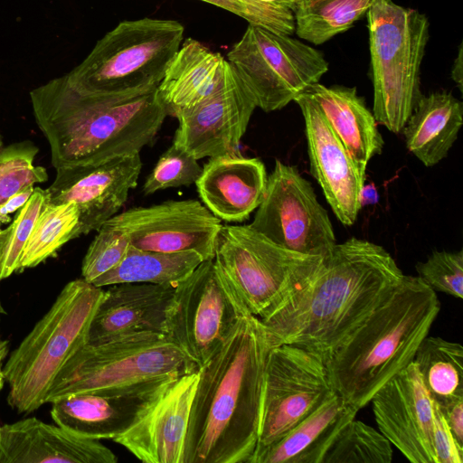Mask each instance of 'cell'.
<instances>
[{
	"label": "cell",
	"mask_w": 463,
	"mask_h": 463,
	"mask_svg": "<svg viewBox=\"0 0 463 463\" xmlns=\"http://www.w3.org/2000/svg\"><path fill=\"white\" fill-rule=\"evenodd\" d=\"M373 0H298L293 11L296 34L322 44L347 31L363 17Z\"/></svg>",
	"instance_id": "30"
},
{
	"label": "cell",
	"mask_w": 463,
	"mask_h": 463,
	"mask_svg": "<svg viewBox=\"0 0 463 463\" xmlns=\"http://www.w3.org/2000/svg\"><path fill=\"white\" fill-rule=\"evenodd\" d=\"M175 288L149 283L108 286L91 320L87 344L139 333L166 335Z\"/></svg>",
	"instance_id": "21"
},
{
	"label": "cell",
	"mask_w": 463,
	"mask_h": 463,
	"mask_svg": "<svg viewBox=\"0 0 463 463\" xmlns=\"http://www.w3.org/2000/svg\"><path fill=\"white\" fill-rule=\"evenodd\" d=\"M256 108L251 93L226 60L214 90L176 115L178 128L173 144L197 160L239 155L241 138Z\"/></svg>",
	"instance_id": "14"
},
{
	"label": "cell",
	"mask_w": 463,
	"mask_h": 463,
	"mask_svg": "<svg viewBox=\"0 0 463 463\" xmlns=\"http://www.w3.org/2000/svg\"><path fill=\"white\" fill-rule=\"evenodd\" d=\"M379 196L378 192L373 183L370 184H364L361 195H360V203L361 207H364L368 204H373L378 202Z\"/></svg>",
	"instance_id": "42"
},
{
	"label": "cell",
	"mask_w": 463,
	"mask_h": 463,
	"mask_svg": "<svg viewBox=\"0 0 463 463\" xmlns=\"http://www.w3.org/2000/svg\"><path fill=\"white\" fill-rule=\"evenodd\" d=\"M13 225H9L7 228L0 230V263L2 257L4 255V251L7 243V241L12 232Z\"/></svg>",
	"instance_id": "46"
},
{
	"label": "cell",
	"mask_w": 463,
	"mask_h": 463,
	"mask_svg": "<svg viewBox=\"0 0 463 463\" xmlns=\"http://www.w3.org/2000/svg\"><path fill=\"white\" fill-rule=\"evenodd\" d=\"M99 439L77 435L36 417L0 426V463H116Z\"/></svg>",
	"instance_id": "22"
},
{
	"label": "cell",
	"mask_w": 463,
	"mask_h": 463,
	"mask_svg": "<svg viewBox=\"0 0 463 463\" xmlns=\"http://www.w3.org/2000/svg\"><path fill=\"white\" fill-rule=\"evenodd\" d=\"M267 180L261 160L239 154L211 157L195 185L203 203L217 218L241 222L261 203Z\"/></svg>",
	"instance_id": "23"
},
{
	"label": "cell",
	"mask_w": 463,
	"mask_h": 463,
	"mask_svg": "<svg viewBox=\"0 0 463 463\" xmlns=\"http://www.w3.org/2000/svg\"><path fill=\"white\" fill-rule=\"evenodd\" d=\"M432 448L435 463H463V449L452 436L441 412L433 401Z\"/></svg>",
	"instance_id": "39"
},
{
	"label": "cell",
	"mask_w": 463,
	"mask_h": 463,
	"mask_svg": "<svg viewBox=\"0 0 463 463\" xmlns=\"http://www.w3.org/2000/svg\"><path fill=\"white\" fill-rule=\"evenodd\" d=\"M379 431L412 463H435L432 402L411 362L370 401Z\"/></svg>",
	"instance_id": "18"
},
{
	"label": "cell",
	"mask_w": 463,
	"mask_h": 463,
	"mask_svg": "<svg viewBox=\"0 0 463 463\" xmlns=\"http://www.w3.org/2000/svg\"><path fill=\"white\" fill-rule=\"evenodd\" d=\"M462 48L460 44L458 56L455 59L451 71V78L458 85L460 92H462Z\"/></svg>",
	"instance_id": "43"
},
{
	"label": "cell",
	"mask_w": 463,
	"mask_h": 463,
	"mask_svg": "<svg viewBox=\"0 0 463 463\" xmlns=\"http://www.w3.org/2000/svg\"><path fill=\"white\" fill-rule=\"evenodd\" d=\"M249 225L275 244L301 254L324 257L336 244L328 213L311 184L295 165L278 159Z\"/></svg>",
	"instance_id": "13"
},
{
	"label": "cell",
	"mask_w": 463,
	"mask_h": 463,
	"mask_svg": "<svg viewBox=\"0 0 463 463\" xmlns=\"http://www.w3.org/2000/svg\"><path fill=\"white\" fill-rule=\"evenodd\" d=\"M440 310L437 293L404 275L389 297L326 362L333 387L358 410L408 366Z\"/></svg>",
	"instance_id": "4"
},
{
	"label": "cell",
	"mask_w": 463,
	"mask_h": 463,
	"mask_svg": "<svg viewBox=\"0 0 463 463\" xmlns=\"http://www.w3.org/2000/svg\"><path fill=\"white\" fill-rule=\"evenodd\" d=\"M30 99L56 171L140 153L167 116L157 87L95 94L74 87L66 74L31 90Z\"/></svg>",
	"instance_id": "3"
},
{
	"label": "cell",
	"mask_w": 463,
	"mask_h": 463,
	"mask_svg": "<svg viewBox=\"0 0 463 463\" xmlns=\"http://www.w3.org/2000/svg\"><path fill=\"white\" fill-rule=\"evenodd\" d=\"M246 20L249 24L269 32L291 35L295 33L294 14L259 0H201Z\"/></svg>",
	"instance_id": "38"
},
{
	"label": "cell",
	"mask_w": 463,
	"mask_h": 463,
	"mask_svg": "<svg viewBox=\"0 0 463 463\" xmlns=\"http://www.w3.org/2000/svg\"><path fill=\"white\" fill-rule=\"evenodd\" d=\"M195 250L161 252L129 245L123 260L91 284L105 288L120 283H149L175 287L203 261Z\"/></svg>",
	"instance_id": "28"
},
{
	"label": "cell",
	"mask_w": 463,
	"mask_h": 463,
	"mask_svg": "<svg viewBox=\"0 0 463 463\" xmlns=\"http://www.w3.org/2000/svg\"><path fill=\"white\" fill-rule=\"evenodd\" d=\"M104 288L85 279L68 282L4 365L8 405L27 415L46 403L57 374L85 344Z\"/></svg>",
	"instance_id": "5"
},
{
	"label": "cell",
	"mask_w": 463,
	"mask_h": 463,
	"mask_svg": "<svg viewBox=\"0 0 463 463\" xmlns=\"http://www.w3.org/2000/svg\"><path fill=\"white\" fill-rule=\"evenodd\" d=\"M3 148V139H2V137L0 135V150Z\"/></svg>",
	"instance_id": "48"
},
{
	"label": "cell",
	"mask_w": 463,
	"mask_h": 463,
	"mask_svg": "<svg viewBox=\"0 0 463 463\" xmlns=\"http://www.w3.org/2000/svg\"><path fill=\"white\" fill-rule=\"evenodd\" d=\"M9 352L8 341L0 338V392L4 388L5 383L4 373V362L6 359Z\"/></svg>",
	"instance_id": "44"
},
{
	"label": "cell",
	"mask_w": 463,
	"mask_h": 463,
	"mask_svg": "<svg viewBox=\"0 0 463 463\" xmlns=\"http://www.w3.org/2000/svg\"><path fill=\"white\" fill-rule=\"evenodd\" d=\"M391 442L366 423L354 419L337 433L321 463H390Z\"/></svg>",
	"instance_id": "32"
},
{
	"label": "cell",
	"mask_w": 463,
	"mask_h": 463,
	"mask_svg": "<svg viewBox=\"0 0 463 463\" xmlns=\"http://www.w3.org/2000/svg\"><path fill=\"white\" fill-rule=\"evenodd\" d=\"M262 3H265L267 5L282 8V9H288L290 11H294L296 5L298 0H259Z\"/></svg>",
	"instance_id": "45"
},
{
	"label": "cell",
	"mask_w": 463,
	"mask_h": 463,
	"mask_svg": "<svg viewBox=\"0 0 463 463\" xmlns=\"http://www.w3.org/2000/svg\"><path fill=\"white\" fill-rule=\"evenodd\" d=\"M272 347L260 319L248 313L198 368L183 463H252Z\"/></svg>",
	"instance_id": "2"
},
{
	"label": "cell",
	"mask_w": 463,
	"mask_h": 463,
	"mask_svg": "<svg viewBox=\"0 0 463 463\" xmlns=\"http://www.w3.org/2000/svg\"><path fill=\"white\" fill-rule=\"evenodd\" d=\"M335 392L322 357L293 345L273 346L265 367L254 457L277 442Z\"/></svg>",
	"instance_id": "12"
},
{
	"label": "cell",
	"mask_w": 463,
	"mask_h": 463,
	"mask_svg": "<svg viewBox=\"0 0 463 463\" xmlns=\"http://www.w3.org/2000/svg\"><path fill=\"white\" fill-rule=\"evenodd\" d=\"M198 370L176 378L124 433L112 440L145 463H183Z\"/></svg>",
	"instance_id": "20"
},
{
	"label": "cell",
	"mask_w": 463,
	"mask_h": 463,
	"mask_svg": "<svg viewBox=\"0 0 463 463\" xmlns=\"http://www.w3.org/2000/svg\"><path fill=\"white\" fill-rule=\"evenodd\" d=\"M202 169L196 158L172 144L147 175L142 191L148 195L166 188L188 186L195 184Z\"/></svg>",
	"instance_id": "34"
},
{
	"label": "cell",
	"mask_w": 463,
	"mask_h": 463,
	"mask_svg": "<svg viewBox=\"0 0 463 463\" xmlns=\"http://www.w3.org/2000/svg\"><path fill=\"white\" fill-rule=\"evenodd\" d=\"M358 411L335 392L277 442L259 452L252 463H321L339 430Z\"/></svg>",
	"instance_id": "25"
},
{
	"label": "cell",
	"mask_w": 463,
	"mask_h": 463,
	"mask_svg": "<svg viewBox=\"0 0 463 463\" xmlns=\"http://www.w3.org/2000/svg\"><path fill=\"white\" fill-rule=\"evenodd\" d=\"M197 370V365L163 334L139 333L85 344L57 374L46 403L70 394Z\"/></svg>",
	"instance_id": "9"
},
{
	"label": "cell",
	"mask_w": 463,
	"mask_h": 463,
	"mask_svg": "<svg viewBox=\"0 0 463 463\" xmlns=\"http://www.w3.org/2000/svg\"><path fill=\"white\" fill-rule=\"evenodd\" d=\"M323 257L280 247L248 225H222L213 260L246 310L261 318L309 279Z\"/></svg>",
	"instance_id": "8"
},
{
	"label": "cell",
	"mask_w": 463,
	"mask_h": 463,
	"mask_svg": "<svg viewBox=\"0 0 463 463\" xmlns=\"http://www.w3.org/2000/svg\"><path fill=\"white\" fill-rule=\"evenodd\" d=\"M129 245V240L124 232L102 224L83 258L82 279L92 283L112 269L123 260Z\"/></svg>",
	"instance_id": "35"
},
{
	"label": "cell",
	"mask_w": 463,
	"mask_h": 463,
	"mask_svg": "<svg viewBox=\"0 0 463 463\" xmlns=\"http://www.w3.org/2000/svg\"><path fill=\"white\" fill-rule=\"evenodd\" d=\"M226 59L187 38L168 64L157 87L167 115H176L207 98L217 87Z\"/></svg>",
	"instance_id": "26"
},
{
	"label": "cell",
	"mask_w": 463,
	"mask_h": 463,
	"mask_svg": "<svg viewBox=\"0 0 463 463\" xmlns=\"http://www.w3.org/2000/svg\"><path fill=\"white\" fill-rule=\"evenodd\" d=\"M180 374L70 394L52 402L54 422L77 435L111 439L127 431Z\"/></svg>",
	"instance_id": "16"
},
{
	"label": "cell",
	"mask_w": 463,
	"mask_h": 463,
	"mask_svg": "<svg viewBox=\"0 0 463 463\" xmlns=\"http://www.w3.org/2000/svg\"><path fill=\"white\" fill-rule=\"evenodd\" d=\"M142 169L140 153L98 164L56 171L46 191L48 202L71 203L79 211L77 238L98 231L116 215L136 187Z\"/></svg>",
	"instance_id": "17"
},
{
	"label": "cell",
	"mask_w": 463,
	"mask_h": 463,
	"mask_svg": "<svg viewBox=\"0 0 463 463\" xmlns=\"http://www.w3.org/2000/svg\"><path fill=\"white\" fill-rule=\"evenodd\" d=\"M103 224L124 232L131 246L140 250L177 252L195 250L203 260L213 259L222 222L197 200H168L130 208Z\"/></svg>",
	"instance_id": "15"
},
{
	"label": "cell",
	"mask_w": 463,
	"mask_h": 463,
	"mask_svg": "<svg viewBox=\"0 0 463 463\" xmlns=\"http://www.w3.org/2000/svg\"><path fill=\"white\" fill-rule=\"evenodd\" d=\"M294 101L304 118L310 173L336 218L351 226L362 208L360 195L365 175L360 172L317 105L302 92Z\"/></svg>",
	"instance_id": "19"
},
{
	"label": "cell",
	"mask_w": 463,
	"mask_h": 463,
	"mask_svg": "<svg viewBox=\"0 0 463 463\" xmlns=\"http://www.w3.org/2000/svg\"><path fill=\"white\" fill-rule=\"evenodd\" d=\"M184 35V25L175 20L122 21L66 76L77 89L95 94H124L158 87Z\"/></svg>",
	"instance_id": "7"
},
{
	"label": "cell",
	"mask_w": 463,
	"mask_h": 463,
	"mask_svg": "<svg viewBox=\"0 0 463 463\" xmlns=\"http://www.w3.org/2000/svg\"><path fill=\"white\" fill-rule=\"evenodd\" d=\"M33 192V186L26 188L10 197L3 205L0 206V223L8 222L9 214L21 209L31 197Z\"/></svg>",
	"instance_id": "41"
},
{
	"label": "cell",
	"mask_w": 463,
	"mask_h": 463,
	"mask_svg": "<svg viewBox=\"0 0 463 463\" xmlns=\"http://www.w3.org/2000/svg\"><path fill=\"white\" fill-rule=\"evenodd\" d=\"M412 362L431 401L438 405L463 399V347L438 336H426Z\"/></svg>",
	"instance_id": "29"
},
{
	"label": "cell",
	"mask_w": 463,
	"mask_h": 463,
	"mask_svg": "<svg viewBox=\"0 0 463 463\" xmlns=\"http://www.w3.org/2000/svg\"><path fill=\"white\" fill-rule=\"evenodd\" d=\"M5 308L0 301V318H1V316L5 315Z\"/></svg>",
	"instance_id": "47"
},
{
	"label": "cell",
	"mask_w": 463,
	"mask_h": 463,
	"mask_svg": "<svg viewBox=\"0 0 463 463\" xmlns=\"http://www.w3.org/2000/svg\"><path fill=\"white\" fill-rule=\"evenodd\" d=\"M403 276L383 247L352 237L336 243L309 279L260 319L272 346L297 345L326 363Z\"/></svg>",
	"instance_id": "1"
},
{
	"label": "cell",
	"mask_w": 463,
	"mask_h": 463,
	"mask_svg": "<svg viewBox=\"0 0 463 463\" xmlns=\"http://www.w3.org/2000/svg\"><path fill=\"white\" fill-rule=\"evenodd\" d=\"M462 124V102L450 92L435 91L420 97L402 132L407 149L430 167L448 156Z\"/></svg>",
	"instance_id": "27"
},
{
	"label": "cell",
	"mask_w": 463,
	"mask_h": 463,
	"mask_svg": "<svg viewBox=\"0 0 463 463\" xmlns=\"http://www.w3.org/2000/svg\"><path fill=\"white\" fill-rule=\"evenodd\" d=\"M38 148L30 141L0 150V206L17 193L48 180L46 169L33 165Z\"/></svg>",
	"instance_id": "33"
},
{
	"label": "cell",
	"mask_w": 463,
	"mask_h": 463,
	"mask_svg": "<svg viewBox=\"0 0 463 463\" xmlns=\"http://www.w3.org/2000/svg\"><path fill=\"white\" fill-rule=\"evenodd\" d=\"M438 406L456 442L463 449V399Z\"/></svg>",
	"instance_id": "40"
},
{
	"label": "cell",
	"mask_w": 463,
	"mask_h": 463,
	"mask_svg": "<svg viewBox=\"0 0 463 463\" xmlns=\"http://www.w3.org/2000/svg\"><path fill=\"white\" fill-rule=\"evenodd\" d=\"M48 199V198H47ZM79 211L71 203H46L23 251L19 270L33 268L77 238Z\"/></svg>",
	"instance_id": "31"
},
{
	"label": "cell",
	"mask_w": 463,
	"mask_h": 463,
	"mask_svg": "<svg viewBox=\"0 0 463 463\" xmlns=\"http://www.w3.org/2000/svg\"><path fill=\"white\" fill-rule=\"evenodd\" d=\"M47 198L46 189L33 188L31 197L21 208L13 222L12 232L0 263V280L10 277L14 272L19 270L23 251L46 203Z\"/></svg>",
	"instance_id": "36"
},
{
	"label": "cell",
	"mask_w": 463,
	"mask_h": 463,
	"mask_svg": "<svg viewBox=\"0 0 463 463\" xmlns=\"http://www.w3.org/2000/svg\"><path fill=\"white\" fill-rule=\"evenodd\" d=\"M248 313L213 259L205 260L175 286L166 335L200 368Z\"/></svg>",
	"instance_id": "11"
},
{
	"label": "cell",
	"mask_w": 463,
	"mask_h": 463,
	"mask_svg": "<svg viewBox=\"0 0 463 463\" xmlns=\"http://www.w3.org/2000/svg\"><path fill=\"white\" fill-rule=\"evenodd\" d=\"M227 61L265 112L283 109L328 71L319 51L251 24L229 51Z\"/></svg>",
	"instance_id": "10"
},
{
	"label": "cell",
	"mask_w": 463,
	"mask_h": 463,
	"mask_svg": "<svg viewBox=\"0 0 463 463\" xmlns=\"http://www.w3.org/2000/svg\"><path fill=\"white\" fill-rule=\"evenodd\" d=\"M418 277L432 290L456 298L463 297V250H433L415 265Z\"/></svg>",
	"instance_id": "37"
},
{
	"label": "cell",
	"mask_w": 463,
	"mask_h": 463,
	"mask_svg": "<svg viewBox=\"0 0 463 463\" xmlns=\"http://www.w3.org/2000/svg\"><path fill=\"white\" fill-rule=\"evenodd\" d=\"M319 109L364 175L371 158L382 153L384 141L373 112L354 87H326L319 82L304 91Z\"/></svg>",
	"instance_id": "24"
},
{
	"label": "cell",
	"mask_w": 463,
	"mask_h": 463,
	"mask_svg": "<svg viewBox=\"0 0 463 463\" xmlns=\"http://www.w3.org/2000/svg\"><path fill=\"white\" fill-rule=\"evenodd\" d=\"M365 14L373 87V114L378 124L399 134L422 96L420 75L430 23L418 10L392 0H373Z\"/></svg>",
	"instance_id": "6"
}]
</instances>
